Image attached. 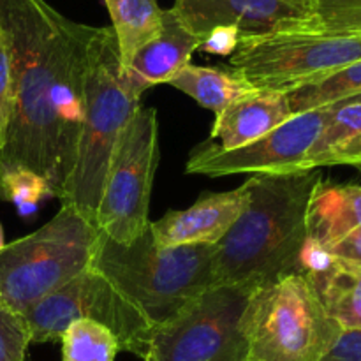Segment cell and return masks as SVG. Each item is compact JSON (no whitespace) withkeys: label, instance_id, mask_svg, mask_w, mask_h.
I'll list each match as a JSON object with an SVG mask.
<instances>
[{"label":"cell","instance_id":"cell-4","mask_svg":"<svg viewBox=\"0 0 361 361\" xmlns=\"http://www.w3.org/2000/svg\"><path fill=\"white\" fill-rule=\"evenodd\" d=\"M140 106L123 85L115 32L111 27H95L87 55L85 118L78 157L62 201L94 224L111 159Z\"/></svg>","mask_w":361,"mask_h":361},{"label":"cell","instance_id":"cell-13","mask_svg":"<svg viewBox=\"0 0 361 361\" xmlns=\"http://www.w3.org/2000/svg\"><path fill=\"white\" fill-rule=\"evenodd\" d=\"M305 247L361 264V185H317L307 217Z\"/></svg>","mask_w":361,"mask_h":361},{"label":"cell","instance_id":"cell-14","mask_svg":"<svg viewBox=\"0 0 361 361\" xmlns=\"http://www.w3.org/2000/svg\"><path fill=\"white\" fill-rule=\"evenodd\" d=\"M245 204V189L204 192L185 210L168 212L150 222L155 245L162 249L182 245H217L229 233Z\"/></svg>","mask_w":361,"mask_h":361},{"label":"cell","instance_id":"cell-16","mask_svg":"<svg viewBox=\"0 0 361 361\" xmlns=\"http://www.w3.org/2000/svg\"><path fill=\"white\" fill-rule=\"evenodd\" d=\"M293 116L288 94L254 88L215 116L210 140L222 150L245 147Z\"/></svg>","mask_w":361,"mask_h":361},{"label":"cell","instance_id":"cell-22","mask_svg":"<svg viewBox=\"0 0 361 361\" xmlns=\"http://www.w3.org/2000/svg\"><path fill=\"white\" fill-rule=\"evenodd\" d=\"M356 94H361V60L349 63L323 80L289 92L288 99L293 115H298Z\"/></svg>","mask_w":361,"mask_h":361},{"label":"cell","instance_id":"cell-10","mask_svg":"<svg viewBox=\"0 0 361 361\" xmlns=\"http://www.w3.org/2000/svg\"><path fill=\"white\" fill-rule=\"evenodd\" d=\"M21 317L30 344L60 342L71 323L92 319L104 324L116 335L122 351L133 353L140 358L147 355L152 331L147 317L92 267L35 303Z\"/></svg>","mask_w":361,"mask_h":361},{"label":"cell","instance_id":"cell-12","mask_svg":"<svg viewBox=\"0 0 361 361\" xmlns=\"http://www.w3.org/2000/svg\"><path fill=\"white\" fill-rule=\"evenodd\" d=\"M171 9L201 41L219 27H235L242 35H261L310 18L286 0H175Z\"/></svg>","mask_w":361,"mask_h":361},{"label":"cell","instance_id":"cell-30","mask_svg":"<svg viewBox=\"0 0 361 361\" xmlns=\"http://www.w3.org/2000/svg\"><path fill=\"white\" fill-rule=\"evenodd\" d=\"M286 2L293 4L295 7H298V9L305 11V13L312 14L314 7H316V2L317 0H286Z\"/></svg>","mask_w":361,"mask_h":361},{"label":"cell","instance_id":"cell-5","mask_svg":"<svg viewBox=\"0 0 361 361\" xmlns=\"http://www.w3.org/2000/svg\"><path fill=\"white\" fill-rule=\"evenodd\" d=\"M99 228L62 203L44 226L0 250V302L23 316L37 302L88 270Z\"/></svg>","mask_w":361,"mask_h":361},{"label":"cell","instance_id":"cell-6","mask_svg":"<svg viewBox=\"0 0 361 361\" xmlns=\"http://www.w3.org/2000/svg\"><path fill=\"white\" fill-rule=\"evenodd\" d=\"M247 361H319L341 337L307 274L256 289L242 316Z\"/></svg>","mask_w":361,"mask_h":361},{"label":"cell","instance_id":"cell-15","mask_svg":"<svg viewBox=\"0 0 361 361\" xmlns=\"http://www.w3.org/2000/svg\"><path fill=\"white\" fill-rule=\"evenodd\" d=\"M200 46L201 39L187 30L175 11H162L161 32L122 67L123 85L133 97L141 101V95L148 88L169 83L183 67L189 66Z\"/></svg>","mask_w":361,"mask_h":361},{"label":"cell","instance_id":"cell-23","mask_svg":"<svg viewBox=\"0 0 361 361\" xmlns=\"http://www.w3.org/2000/svg\"><path fill=\"white\" fill-rule=\"evenodd\" d=\"M4 192L6 201L16 207L21 217H30L42 201L55 197L46 178L27 168H7L4 171Z\"/></svg>","mask_w":361,"mask_h":361},{"label":"cell","instance_id":"cell-11","mask_svg":"<svg viewBox=\"0 0 361 361\" xmlns=\"http://www.w3.org/2000/svg\"><path fill=\"white\" fill-rule=\"evenodd\" d=\"M328 115V106L298 113L259 140L233 150H222L210 140L192 150L185 171L189 175H207L212 178L240 173L259 175L307 171L305 164Z\"/></svg>","mask_w":361,"mask_h":361},{"label":"cell","instance_id":"cell-8","mask_svg":"<svg viewBox=\"0 0 361 361\" xmlns=\"http://www.w3.org/2000/svg\"><path fill=\"white\" fill-rule=\"evenodd\" d=\"M252 293L214 286L152 328L143 361H247L242 316Z\"/></svg>","mask_w":361,"mask_h":361},{"label":"cell","instance_id":"cell-9","mask_svg":"<svg viewBox=\"0 0 361 361\" xmlns=\"http://www.w3.org/2000/svg\"><path fill=\"white\" fill-rule=\"evenodd\" d=\"M159 164V123L154 108L140 106L109 164L95 226L108 238L130 243L150 228V197Z\"/></svg>","mask_w":361,"mask_h":361},{"label":"cell","instance_id":"cell-27","mask_svg":"<svg viewBox=\"0 0 361 361\" xmlns=\"http://www.w3.org/2000/svg\"><path fill=\"white\" fill-rule=\"evenodd\" d=\"M242 34L235 27H219L212 30L210 34L204 35L201 41L200 49L210 53V55L231 56L238 46Z\"/></svg>","mask_w":361,"mask_h":361},{"label":"cell","instance_id":"cell-31","mask_svg":"<svg viewBox=\"0 0 361 361\" xmlns=\"http://www.w3.org/2000/svg\"><path fill=\"white\" fill-rule=\"evenodd\" d=\"M4 171H6V166H4L2 155H0V201H6V192H4Z\"/></svg>","mask_w":361,"mask_h":361},{"label":"cell","instance_id":"cell-21","mask_svg":"<svg viewBox=\"0 0 361 361\" xmlns=\"http://www.w3.org/2000/svg\"><path fill=\"white\" fill-rule=\"evenodd\" d=\"M60 344L62 361H115L122 351L116 335L92 319L71 323L62 334Z\"/></svg>","mask_w":361,"mask_h":361},{"label":"cell","instance_id":"cell-33","mask_svg":"<svg viewBox=\"0 0 361 361\" xmlns=\"http://www.w3.org/2000/svg\"><path fill=\"white\" fill-rule=\"evenodd\" d=\"M353 168H356L361 173V162H360V164H355V166H353Z\"/></svg>","mask_w":361,"mask_h":361},{"label":"cell","instance_id":"cell-32","mask_svg":"<svg viewBox=\"0 0 361 361\" xmlns=\"http://www.w3.org/2000/svg\"><path fill=\"white\" fill-rule=\"evenodd\" d=\"M6 247V236H4V229H2V224H0V250Z\"/></svg>","mask_w":361,"mask_h":361},{"label":"cell","instance_id":"cell-26","mask_svg":"<svg viewBox=\"0 0 361 361\" xmlns=\"http://www.w3.org/2000/svg\"><path fill=\"white\" fill-rule=\"evenodd\" d=\"M14 106V76L9 49L0 34V148L6 141Z\"/></svg>","mask_w":361,"mask_h":361},{"label":"cell","instance_id":"cell-7","mask_svg":"<svg viewBox=\"0 0 361 361\" xmlns=\"http://www.w3.org/2000/svg\"><path fill=\"white\" fill-rule=\"evenodd\" d=\"M361 60V32L326 30L305 21L261 35H242L229 59L254 88L289 94Z\"/></svg>","mask_w":361,"mask_h":361},{"label":"cell","instance_id":"cell-25","mask_svg":"<svg viewBox=\"0 0 361 361\" xmlns=\"http://www.w3.org/2000/svg\"><path fill=\"white\" fill-rule=\"evenodd\" d=\"M28 345L23 317L0 302V361H27Z\"/></svg>","mask_w":361,"mask_h":361},{"label":"cell","instance_id":"cell-3","mask_svg":"<svg viewBox=\"0 0 361 361\" xmlns=\"http://www.w3.org/2000/svg\"><path fill=\"white\" fill-rule=\"evenodd\" d=\"M214 245H155L150 228L130 243L99 231L90 267L133 303L152 328L215 286Z\"/></svg>","mask_w":361,"mask_h":361},{"label":"cell","instance_id":"cell-19","mask_svg":"<svg viewBox=\"0 0 361 361\" xmlns=\"http://www.w3.org/2000/svg\"><path fill=\"white\" fill-rule=\"evenodd\" d=\"M111 28L118 42L122 67L133 60L137 49L161 32L162 11L157 0H104Z\"/></svg>","mask_w":361,"mask_h":361},{"label":"cell","instance_id":"cell-1","mask_svg":"<svg viewBox=\"0 0 361 361\" xmlns=\"http://www.w3.org/2000/svg\"><path fill=\"white\" fill-rule=\"evenodd\" d=\"M94 30L46 0H0V34L14 76L13 116L0 155L6 169L27 168L46 178L60 201L78 157Z\"/></svg>","mask_w":361,"mask_h":361},{"label":"cell","instance_id":"cell-20","mask_svg":"<svg viewBox=\"0 0 361 361\" xmlns=\"http://www.w3.org/2000/svg\"><path fill=\"white\" fill-rule=\"evenodd\" d=\"M330 115L309 155L305 169H319V164L338 148L361 137V94L328 104Z\"/></svg>","mask_w":361,"mask_h":361},{"label":"cell","instance_id":"cell-24","mask_svg":"<svg viewBox=\"0 0 361 361\" xmlns=\"http://www.w3.org/2000/svg\"><path fill=\"white\" fill-rule=\"evenodd\" d=\"M310 21L326 30L361 32V0H317Z\"/></svg>","mask_w":361,"mask_h":361},{"label":"cell","instance_id":"cell-2","mask_svg":"<svg viewBox=\"0 0 361 361\" xmlns=\"http://www.w3.org/2000/svg\"><path fill=\"white\" fill-rule=\"evenodd\" d=\"M321 169L259 173L242 183L245 204L215 247V286L254 293L282 277L302 274L307 217Z\"/></svg>","mask_w":361,"mask_h":361},{"label":"cell","instance_id":"cell-17","mask_svg":"<svg viewBox=\"0 0 361 361\" xmlns=\"http://www.w3.org/2000/svg\"><path fill=\"white\" fill-rule=\"evenodd\" d=\"M302 274L309 275L328 316L342 330L361 328V264L303 249Z\"/></svg>","mask_w":361,"mask_h":361},{"label":"cell","instance_id":"cell-29","mask_svg":"<svg viewBox=\"0 0 361 361\" xmlns=\"http://www.w3.org/2000/svg\"><path fill=\"white\" fill-rule=\"evenodd\" d=\"M361 162V137L360 140L351 141L345 147L338 148L334 154L328 155L323 162L319 164L321 168H328V166H355Z\"/></svg>","mask_w":361,"mask_h":361},{"label":"cell","instance_id":"cell-28","mask_svg":"<svg viewBox=\"0 0 361 361\" xmlns=\"http://www.w3.org/2000/svg\"><path fill=\"white\" fill-rule=\"evenodd\" d=\"M319 361H361V328L342 330L337 342Z\"/></svg>","mask_w":361,"mask_h":361},{"label":"cell","instance_id":"cell-18","mask_svg":"<svg viewBox=\"0 0 361 361\" xmlns=\"http://www.w3.org/2000/svg\"><path fill=\"white\" fill-rule=\"evenodd\" d=\"M168 85L183 92L203 108L221 115L233 102L254 90L236 71L224 67H204L189 63Z\"/></svg>","mask_w":361,"mask_h":361}]
</instances>
